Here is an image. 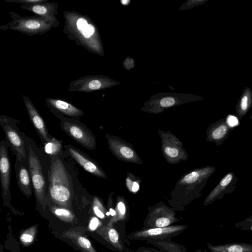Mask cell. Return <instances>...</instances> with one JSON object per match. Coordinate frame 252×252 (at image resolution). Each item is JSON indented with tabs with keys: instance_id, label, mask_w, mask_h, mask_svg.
Returning <instances> with one entry per match:
<instances>
[{
	"instance_id": "cell-1",
	"label": "cell",
	"mask_w": 252,
	"mask_h": 252,
	"mask_svg": "<svg viewBox=\"0 0 252 252\" xmlns=\"http://www.w3.org/2000/svg\"><path fill=\"white\" fill-rule=\"evenodd\" d=\"M216 167L207 166L197 168L182 176L169 195L168 203L176 211L183 212L191 202L199 197L207 181Z\"/></svg>"
},
{
	"instance_id": "cell-2",
	"label": "cell",
	"mask_w": 252,
	"mask_h": 252,
	"mask_svg": "<svg viewBox=\"0 0 252 252\" xmlns=\"http://www.w3.org/2000/svg\"><path fill=\"white\" fill-rule=\"evenodd\" d=\"M63 17V32L70 40L92 53L99 54L102 52L97 28L88 16L76 11H64Z\"/></svg>"
},
{
	"instance_id": "cell-3",
	"label": "cell",
	"mask_w": 252,
	"mask_h": 252,
	"mask_svg": "<svg viewBox=\"0 0 252 252\" xmlns=\"http://www.w3.org/2000/svg\"><path fill=\"white\" fill-rule=\"evenodd\" d=\"M48 175L49 200L56 205L70 209L73 197L72 182L60 158L52 161Z\"/></svg>"
},
{
	"instance_id": "cell-4",
	"label": "cell",
	"mask_w": 252,
	"mask_h": 252,
	"mask_svg": "<svg viewBox=\"0 0 252 252\" xmlns=\"http://www.w3.org/2000/svg\"><path fill=\"white\" fill-rule=\"evenodd\" d=\"M9 15L11 21L0 29L18 32L29 36L43 34L52 28H58L60 25V23L48 22L36 15L21 16L15 12H10Z\"/></svg>"
},
{
	"instance_id": "cell-5",
	"label": "cell",
	"mask_w": 252,
	"mask_h": 252,
	"mask_svg": "<svg viewBox=\"0 0 252 252\" xmlns=\"http://www.w3.org/2000/svg\"><path fill=\"white\" fill-rule=\"evenodd\" d=\"M176 210L160 201L148 208L147 215L143 220V228L165 227L180 220L176 217Z\"/></svg>"
},
{
	"instance_id": "cell-6",
	"label": "cell",
	"mask_w": 252,
	"mask_h": 252,
	"mask_svg": "<svg viewBox=\"0 0 252 252\" xmlns=\"http://www.w3.org/2000/svg\"><path fill=\"white\" fill-rule=\"evenodd\" d=\"M188 226L185 224L172 225L165 227L142 228L127 236L131 240L159 241L171 240L183 233Z\"/></svg>"
},
{
	"instance_id": "cell-7",
	"label": "cell",
	"mask_w": 252,
	"mask_h": 252,
	"mask_svg": "<svg viewBox=\"0 0 252 252\" xmlns=\"http://www.w3.org/2000/svg\"><path fill=\"white\" fill-rule=\"evenodd\" d=\"M29 165L35 197L45 210L48 202L45 179L40 160L31 148L29 154Z\"/></svg>"
},
{
	"instance_id": "cell-8",
	"label": "cell",
	"mask_w": 252,
	"mask_h": 252,
	"mask_svg": "<svg viewBox=\"0 0 252 252\" xmlns=\"http://www.w3.org/2000/svg\"><path fill=\"white\" fill-rule=\"evenodd\" d=\"M158 131L161 139L162 152L167 161L174 164L187 160L188 155L181 141L169 131Z\"/></svg>"
},
{
	"instance_id": "cell-9",
	"label": "cell",
	"mask_w": 252,
	"mask_h": 252,
	"mask_svg": "<svg viewBox=\"0 0 252 252\" xmlns=\"http://www.w3.org/2000/svg\"><path fill=\"white\" fill-rule=\"evenodd\" d=\"M110 81L104 76L89 75L71 81L68 91L90 93L100 90L109 86Z\"/></svg>"
},
{
	"instance_id": "cell-10",
	"label": "cell",
	"mask_w": 252,
	"mask_h": 252,
	"mask_svg": "<svg viewBox=\"0 0 252 252\" xmlns=\"http://www.w3.org/2000/svg\"><path fill=\"white\" fill-rule=\"evenodd\" d=\"M107 138L109 148L113 154L120 160L137 163L141 162L132 145L126 143L120 138L114 136L105 135Z\"/></svg>"
},
{
	"instance_id": "cell-11",
	"label": "cell",
	"mask_w": 252,
	"mask_h": 252,
	"mask_svg": "<svg viewBox=\"0 0 252 252\" xmlns=\"http://www.w3.org/2000/svg\"><path fill=\"white\" fill-rule=\"evenodd\" d=\"M61 126L66 134L82 146L89 150L95 149L94 136L82 126L66 121H62Z\"/></svg>"
},
{
	"instance_id": "cell-12",
	"label": "cell",
	"mask_w": 252,
	"mask_h": 252,
	"mask_svg": "<svg viewBox=\"0 0 252 252\" xmlns=\"http://www.w3.org/2000/svg\"><path fill=\"white\" fill-rule=\"evenodd\" d=\"M238 178L233 171L227 173L205 199L203 205L208 206L216 200L221 199L224 195L234 192Z\"/></svg>"
},
{
	"instance_id": "cell-13",
	"label": "cell",
	"mask_w": 252,
	"mask_h": 252,
	"mask_svg": "<svg viewBox=\"0 0 252 252\" xmlns=\"http://www.w3.org/2000/svg\"><path fill=\"white\" fill-rule=\"evenodd\" d=\"M234 129L225 117L211 124L206 131V141L214 142L220 146L228 138L230 132Z\"/></svg>"
},
{
	"instance_id": "cell-14",
	"label": "cell",
	"mask_w": 252,
	"mask_h": 252,
	"mask_svg": "<svg viewBox=\"0 0 252 252\" xmlns=\"http://www.w3.org/2000/svg\"><path fill=\"white\" fill-rule=\"evenodd\" d=\"M10 163L6 145L1 141L0 147V175L3 200L10 199Z\"/></svg>"
},
{
	"instance_id": "cell-15",
	"label": "cell",
	"mask_w": 252,
	"mask_h": 252,
	"mask_svg": "<svg viewBox=\"0 0 252 252\" xmlns=\"http://www.w3.org/2000/svg\"><path fill=\"white\" fill-rule=\"evenodd\" d=\"M20 7L39 16L48 22L60 23L56 17V15L58 14L57 3L50 2L48 0H44L37 3L21 4Z\"/></svg>"
},
{
	"instance_id": "cell-16",
	"label": "cell",
	"mask_w": 252,
	"mask_h": 252,
	"mask_svg": "<svg viewBox=\"0 0 252 252\" xmlns=\"http://www.w3.org/2000/svg\"><path fill=\"white\" fill-rule=\"evenodd\" d=\"M65 147L73 159L86 171L99 178H107L105 173L94 160L72 146L67 145Z\"/></svg>"
},
{
	"instance_id": "cell-17",
	"label": "cell",
	"mask_w": 252,
	"mask_h": 252,
	"mask_svg": "<svg viewBox=\"0 0 252 252\" xmlns=\"http://www.w3.org/2000/svg\"><path fill=\"white\" fill-rule=\"evenodd\" d=\"M23 97L31 122L39 133L43 143L45 144L50 140L51 136L48 134L44 121L30 98L25 94H23Z\"/></svg>"
},
{
	"instance_id": "cell-18",
	"label": "cell",
	"mask_w": 252,
	"mask_h": 252,
	"mask_svg": "<svg viewBox=\"0 0 252 252\" xmlns=\"http://www.w3.org/2000/svg\"><path fill=\"white\" fill-rule=\"evenodd\" d=\"M95 232L110 244L116 251L125 252V248L120 233L114 225L108 226L106 224H103Z\"/></svg>"
},
{
	"instance_id": "cell-19",
	"label": "cell",
	"mask_w": 252,
	"mask_h": 252,
	"mask_svg": "<svg viewBox=\"0 0 252 252\" xmlns=\"http://www.w3.org/2000/svg\"><path fill=\"white\" fill-rule=\"evenodd\" d=\"M3 129L9 145L15 152L17 158L21 161L26 157L24 142L22 138L10 126L5 125Z\"/></svg>"
},
{
	"instance_id": "cell-20",
	"label": "cell",
	"mask_w": 252,
	"mask_h": 252,
	"mask_svg": "<svg viewBox=\"0 0 252 252\" xmlns=\"http://www.w3.org/2000/svg\"><path fill=\"white\" fill-rule=\"evenodd\" d=\"M76 228L63 231V236L71 241L81 252H97L91 241Z\"/></svg>"
},
{
	"instance_id": "cell-21",
	"label": "cell",
	"mask_w": 252,
	"mask_h": 252,
	"mask_svg": "<svg viewBox=\"0 0 252 252\" xmlns=\"http://www.w3.org/2000/svg\"><path fill=\"white\" fill-rule=\"evenodd\" d=\"M47 105L51 108L68 117H79L84 115V112L72 104L58 99L46 98Z\"/></svg>"
},
{
	"instance_id": "cell-22",
	"label": "cell",
	"mask_w": 252,
	"mask_h": 252,
	"mask_svg": "<svg viewBox=\"0 0 252 252\" xmlns=\"http://www.w3.org/2000/svg\"><path fill=\"white\" fill-rule=\"evenodd\" d=\"M211 252H252V244L244 243H230L219 245L207 243Z\"/></svg>"
},
{
	"instance_id": "cell-23",
	"label": "cell",
	"mask_w": 252,
	"mask_h": 252,
	"mask_svg": "<svg viewBox=\"0 0 252 252\" xmlns=\"http://www.w3.org/2000/svg\"><path fill=\"white\" fill-rule=\"evenodd\" d=\"M252 107V91L247 86L244 88L241 96L236 104L235 113L239 120L247 114Z\"/></svg>"
},
{
	"instance_id": "cell-24",
	"label": "cell",
	"mask_w": 252,
	"mask_h": 252,
	"mask_svg": "<svg viewBox=\"0 0 252 252\" xmlns=\"http://www.w3.org/2000/svg\"><path fill=\"white\" fill-rule=\"evenodd\" d=\"M116 215L115 217L110 220L107 224L108 226L114 225L118 222H125L129 218V210L126 202L122 196H118L115 208Z\"/></svg>"
},
{
	"instance_id": "cell-25",
	"label": "cell",
	"mask_w": 252,
	"mask_h": 252,
	"mask_svg": "<svg viewBox=\"0 0 252 252\" xmlns=\"http://www.w3.org/2000/svg\"><path fill=\"white\" fill-rule=\"evenodd\" d=\"M30 175L29 172L23 166H21L17 171L19 187L23 193L27 197H30L32 193Z\"/></svg>"
},
{
	"instance_id": "cell-26",
	"label": "cell",
	"mask_w": 252,
	"mask_h": 252,
	"mask_svg": "<svg viewBox=\"0 0 252 252\" xmlns=\"http://www.w3.org/2000/svg\"><path fill=\"white\" fill-rule=\"evenodd\" d=\"M149 244L158 248L161 252H187V248L171 240H149L147 241Z\"/></svg>"
},
{
	"instance_id": "cell-27",
	"label": "cell",
	"mask_w": 252,
	"mask_h": 252,
	"mask_svg": "<svg viewBox=\"0 0 252 252\" xmlns=\"http://www.w3.org/2000/svg\"><path fill=\"white\" fill-rule=\"evenodd\" d=\"M49 208L52 213L60 220L68 223H72L75 221V216L69 209L54 204L50 205Z\"/></svg>"
},
{
	"instance_id": "cell-28",
	"label": "cell",
	"mask_w": 252,
	"mask_h": 252,
	"mask_svg": "<svg viewBox=\"0 0 252 252\" xmlns=\"http://www.w3.org/2000/svg\"><path fill=\"white\" fill-rule=\"evenodd\" d=\"M92 210L96 217L105 221L106 225L108 224L111 218L110 213L100 198L95 196L93 199Z\"/></svg>"
},
{
	"instance_id": "cell-29",
	"label": "cell",
	"mask_w": 252,
	"mask_h": 252,
	"mask_svg": "<svg viewBox=\"0 0 252 252\" xmlns=\"http://www.w3.org/2000/svg\"><path fill=\"white\" fill-rule=\"evenodd\" d=\"M38 224H34L22 231L19 235V241L23 247H29L35 240Z\"/></svg>"
},
{
	"instance_id": "cell-30",
	"label": "cell",
	"mask_w": 252,
	"mask_h": 252,
	"mask_svg": "<svg viewBox=\"0 0 252 252\" xmlns=\"http://www.w3.org/2000/svg\"><path fill=\"white\" fill-rule=\"evenodd\" d=\"M62 144L59 140L51 137L50 140L45 143V152L51 155H56L61 150Z\"/></svg>"
},
{
	"instance_id": "cell-31",
	"label": "cell",
	"mask_w": 252,
	"mask_h": 252,
	"mask_svg": "<svg viewBox=\"0 0 252 252\" xmlns=\"http://www.w3.org/2000/svg\"><path fill=\"white\" fill-rule=\"evenodd\" d=\"M234 226L241 230L252 231V214L245 220L235 223Z\"/></svg>"
},
{
	"instance_id": "cell-32",
	"label": "cell",
	"mask_w": 252,
	"mask_h": 252,
	"mask_svg": "<svg viewBox=\"0 0 252 252\" xmlns=\"http://www.w3.org/2000/svg\"><path fill=\"white\" fill-rule=\"evenodd\" d=\"M103 224H104L97 217L92 216L89 222L88 229L91 232L95 231Z\"/></svg>"
},
{
	"instance_id": "cell-33",
	"label": "cell",
	"mask_w": 252,
	"mask_h": 252,
	"mask_svg": "<svg viewBox=\"0 0 252 252\" xmlns=\"http://www.w3.org/2000/svg\"><path fill=\"white\" fill-rule=\"evenodd\" d=\"M126 184L128 189L132 192H137L139 189V185L136 181H132L129 177L126 178Z\"/></svg>"
},
{
	"instance_id": "cell-34",
	"label": "cell",
	"mask_w": 252,
	"mask_h": 252,
	"mask_svg": "<svg viewBox=\"0 0 252 252\" xmlns=\"http://www.w3.org/2000/svg\"><path fill=\"white\" fill-rule=\"evenodd\" d=\"M44 0H4L5 1L14 2L21 4H29L39 3Z\"/></svg>"
},
{
	"instance_id": "cell-35",
	"label": "cell",
	"mask_w": 252,
	"mask_h": 252,
	"mask_svg": "<svg viewBox=\"0 0 252 252\" xmlns=\"http://www.w3.org/2000/svg\"><path fill=\"white\" fill-rule=\"evenodd\" d=\"M175 103V99L170 97H165L160 101V104L163 107H168L173 105Z\"/></svg>"
},
{
	"instance_id": "cell-36",
	"label": "cell",
	"mask_w": 252,
	"mask_h": 252,
	"mask_svg": "<svg viewBox=\"0 0 252 252\" xmlns=\"http://www.w3.org/2000/svg\"><path fill=\"white\" fill-rule=\"evenodd\" d=\"M107 207H108V210L110 213L111 218L110 219L111 220L113 219L116 215V212L115 208L113 207V200L112 199L111 196H109L108 202H107Z\"/></svg>"
},
{
	"instance_id": "cell-37",
	"label": "cell",
	"mask_w": 252,
	"mask_h": 252,
	"mask_svg": "<svg viewBox=\"0 0 252 252\" xmlns=\"http://www.w3.org/2000/svg\"><path fill=\"white\" fill-rule=\"evenodd\" d=\"M133 252H161L159 250L154 248L150 247H142L139 248Z\"/></svg>"
},
{
	"instance_id": "cell-38",
	"label": "cell",
	"mask_w": 252,
	"mask_h": 252,
	"mask_svg": "<svg viewBox=\"0 0 252 252\" xmlns=\"http://www.w3.org/2000/svg\"><path fill=\"white\" fill-rule=\"evenodd\" d=\"M195 252H209L205 250H201V249H198L197 251H196Z\"/></svg>"
}]
</instances>
